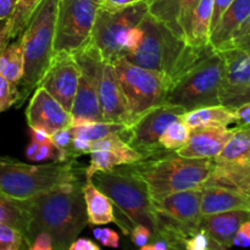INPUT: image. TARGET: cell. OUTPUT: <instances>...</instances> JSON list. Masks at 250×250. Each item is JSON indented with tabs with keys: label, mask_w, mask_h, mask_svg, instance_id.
<instances>
[{
	"label": "cell",
	"mask_w": 250,
	"mask_h": 250,
	"mask_svg": "<svg viewBox=\"0 0 250 250\" xmlns=\"http://www.w3.org/2000/svg\"><path fill=\"white\" fill-rule=\"evenodd\" d=\"M26 204L31 216L27 247L31 246L37 234L46 232L53 239L54 250H68L88 225L80 182L37 195L26 200Z\"/></svg>",
	"instance_id": "cell-1"
},
{
	"label": "cell",
	"mask_w": 250,
	"mask_h": 250,
	"mask_svg": "<svg viewBox=\"0 0 250 250\" xmlns=\"http://www.w3.org/2000/svg\"><path fill=\"white\" fill-rule=\"evenodd\" d=\"M139 27L143 29V39L137 50L125 58L134 65L164 75L171 88L214 50L210 44L203 48L187 44L170 27L151 16L149 11Z\"/></svg>",
	"instance_id": "cell-2"
},
{
	"label": "cell",
	"mask_w": 250,
	"mask_h": 250,
	"mask_svg": "<svg viewBox=\"0 0 250 250\" xmlns=\"http://www.w3.org/2000/svg\"><path fill=\"white\" fill-rule=\"evenodd\" d=\"M122 168L146 183L154 202L172 193L202 189L211 178L215 161L214 159L182 158L172 151H166Z\"/></svg>",
	"instance_id": "cell-3"
},
{
	"label": "cell",
	"mask_w": 250,
	"mask_h": 250,
	"mask_svg": "<svg viewBox=\"0 0 250 250\" xmlns=\"http://www.w3.org/2000/svg\"><path fill=\"white\" fill-rule=\"evenodd\" d=\"M77 182L78 170L73 160L32 165L0 158V192L12 199L28 200Z\"/></svg>",
	"instance_id": "cell-4"
},
{
	"label": "cell",
	"mask_w": 250,
	"mask_h": 250,
	"mask_svg": "<svg viewBox=\"0 0 250 250\" xmlns=\"http://www.w3.org/2000/svg\"><path fill=\"white\" fill-rule=\"evenodd\" d=\"M58 9L59 0H42L20 36L23 50L21 102L36 89L53 60Z\"/></svg>",
	"instance_id": "cell-5"
},
{
	"label": "cell",
	"mask_w": 250,
	"mask_h": 250,
	"mask_svg": "<svg viewBox=\"0 0 250 250\" xmlns=\"http://www.w3.org/2000/svg\"><path fill=\"white\" fill-rule=\"evenodd\" d=\"M93 185L110 198L127 224L148 227L158 234L159 219L146 183L119 166L107 171H97L90 178Z\"/></svg>",
	"instance_id": "cell-6"
},
{
	"label": "cell",
	"mask_w": 250,
	"mask_h": 250,
	"mask_svg": "<svg viewBox=\"0 0 250 250\" xmlns=\"http://www.w3.org/2000/svg\"><path fill=\"white\" fill-rule=\"evenodd\" d=\"M222 56L214 50L190 68L168 92L167 104L183 107L186 111L204 106L221 105L220 92L224 83Z\"/></svg>",
	"instance_id": "cell-7"
},
{
	"label": "cell",
	"mask_w": 250,
	"mask_h": 250,
	"mask_svg": "<svg viewBox=\"0 0 250 250\" xmlns=\"http://www.w3.org/2000/svg\"><path fill=\"white\" fill-rule=\"evenodd\" d=\"M112 66L126 99L129 126L149 110L165 104L171 88L165 76L134 65L125 56L116 59Z\"/></svg>",
	"instance_id": "cell-8"
},
{
	"label": "cell",
	"mask_w": 250,
	"mask_h": 250,
	"mask_svg": "<svg viewBox=\"0 0 250 250\" xmlns=\"http://www.w3.org/2000/svg\"><path fill=\"white\" fill-rule=\"evenodd\" d=\"M148 9L146 1H138L116 11L100 7L89 43L99 51L103 60L112 63L116 59L126 55L127 33L141 23L148 14Z\"/></svg>",
	"instance_id": "cell-9"
},
{
	"label": "cell",
	"mask_w": 250,
	"mask_h": 250,
	"mask_svg": "<svg viewBox=\"0 0 250 250\" xmlns=\"http://www.w3.org/2000/svg\"><path fill=\"white\" fill-rule=\"evenodd\" d=\"M102 0H59L54 55L76 54L90 42Z\"/></svg>",
	"instance_id": "cell-10"
},
{
	"label": "cell",
	"mask_w": 250,
	"mask_h": 250,
	"mask_svg": "<svg viewBox=\"0 0 250 250\" xmlns=\"http://www.w3.org/2000/svg\"><path fill=\"white\" fill-rule=\"evenodd\" d=\"M186 112L187 111L183 107L165 103L146 112L132 126L127 127L121 136L125 142L141 153L144 159L161 155L167 151L159 146L161 134L168 125L182 119Z\"/></svg>",
	"instance_id": "cell-11"
},
{
	"label": "cell",
	"mask_w": 250,
	"mask_h": 250,
	"mask_svg": "<svg viewBox=\"0 0 250 250\" xmlns=\"http://www.w3.org/2000/svg\"><path fill=\"white\" fill-rule=\"evenodd\" d=\"M81 67L72 54H55L37 87H42L70 112L77 92Z\"/></svg>",
	"instance_id": "cell-12"
},
{
	"label": "cell",
	"mask_w": 250,
	"mask_h": 250,
	"mask_svg": "<svg viewBox=\"0 0 250 250\" xmlns=\"http://www.w3.org/2000/svg\"><path fill=\"white\" fill-rule=\"evenodd\" d=\"M98 98L103 121L117 122L129 126V115L126 99L117 81L111 62L103 61L97 78Z\"/></svg>",
	"instance_id": "cell-13"
},
{
	"label": "cell",
	"mask_w": 250,
	"mask_h": 250,
	"mask_svg": "<svg viewBox=\"0 0 250 250\" xmlns=\"http://www.w3.org/2000/svg\"><path fill=\"white\" fill-rule=\"evenodd\" d=\"M29 128H41L54 134L59 129L70 127L71 115L44 88L37 87L26 110Z\"/></svg>",
	"instance_id": "cell-14"
},
{
	"label": "cell",
	"mask_w": 250,
	"mask_h": 250,
	"mask_svg": "<svg viewBox=\"0 0 250 250\" xmlns=\"http://www.w3.org/2000/svg\"><path fill=\"white\" fill-rule=\"evenodd\" d=\"M234 131L236 128L227 127L190 128L188 142L175 153L188 159H214L221 153Z\"/></svg>",
	"instance_id": "cell-15"
},
{
	"label": "cell",
	"mask_w": 250,
	"mask_h": 250,
	"mask_svg": "<svg viewBox=\"0 0 250 250\" xmlns=\"http://www.w3.org/2000/svg\"><path fill=\"white\" fill-rule=\"evenodd\" d=\"M250 220V211L234 210L202 217L200 229H204L210 242L221 248L233 246V239L242 224Z\"/></svg>",
	"instance_id": "cell-16"
},
{
	"label": "cell",
	"mask_w": 250,
	"mask_h": 250,
	"mask_svg": "<svg viewBox=\"0 0 250 250\" xmlns=\"http://www.w3.org/2000/svg\"><path fill=\"white\" fill-rule=\"evenodd\" d=\"M202 215L243 210L250 211V198L231 188L207 185L202 188Z\"/></svg>",
	"instance_id": "cell-17"
},
{
	"label": "cell",
	"mask_w": 250,
	"mask_h": 250,
	"mask_svg": "<svg viewBox=\"0 0 250 250\" xmlns=\"http://www.w3.org/2000/svg\"><path fill=\"white\" fill-rule=\"evenodd\" d=\"M249 16L250 0H233L229 9L222 15L214 31L210 33V45L216 51L226 49L234 34L243 26Z\"/></svg>",
	"instance_id": "cell-18"
},
{
	"label": "cell",
	"mask_w": 250,
	"mask_h": 250,
	"mask_svg": "<svg viewBox=\"0 0 250 250\" xmlns=\"http://www.w3.org/2000/svg\"><path fill=\"white\" fill-rule=\"evenodd\" d=\"M219 53L221 54L225 66L221 92L248 84L250 82V53L237 48L225 49Z\"/></svg>",
	"instance_id": "cell-19"
},
{
	"label": "cell",
	"mask_w": 250,
	"mask_h": 250,
	"mask_svg": "<svg viewBox=\"0 0 250 250\" xmlns=\"http://www.w3.org/2000/svg\"><path fill=\"white\" fill-rule=\"evenodd\" d=\"M90 154V164L84 170L85 180H90L97 171H107L115 167L138 163L144 156L129 146L117 150H98Z\"/></svg>",
	"instance_id": "cell-20"
},
{
	"label": "cell",
	"mask_w": 250,
	"mask_h": 250,
	"mask_svg": "<svg viewBox=\"0 0 250 250\" xmlns=\"http://www.w3.org/2000/svg\"><path fill=\"white\" fill-rule=\"evenodd\" d=\"M83 198L87 209L88 224L100 226L115 222L114 204L107 195L98 189L90 180H85L82 186Z\"/></svg>",
	"instance_id": "cell-21"
},
{
	"label": "cell",
	"mask_w": 250,
	"mask_h": 250,
	"mask_svg": "<svg viewBox=\"0 0 250 250\" xmlns=\"http://www.w3.org/2000/svg\"><path fill=\"white\" fill-rule=\"evenodd\" d=\"M214 161L217 165L250 167V127H236L233 136Z\"/></svg>",
	"instance_id": "cell-22"
},
{
	"label": "cell",
	"mask_w": 250,
	"mask_h": 250,
	"mask_svg": "<svg viewBox=\"0 0 250 250\" xmlns=\"http://www.w3.org/2000/svg\"><path fill=\"white\" fill-rule=\"evenodd\" d=\"M182 121L190 128L197 127H227L229 125H237V116L234 110L224 105L204 106L187 111L182 116Z\"/></svg>",
	"instance_id": "cell-23"
},
{
	"label": "cell",
	"mask_w": 250,
	"mask_h": 250,
	"mask_svg": "<svg viewBox=\"0 0 250 250\" xmlns=\"http://www.w3.org/2000/svg\"><path fill=\"white\" fill-rule=\"evenodd\" d=\"M214 0H200L193 12L189 29L186 36V43L194 48L209 45L210 24H211Z\"/></svg>",
	"instance_id": "cell-24"
},
{
	"label": "cell",
	"mask_w": 250,
	"mask_h": 250,
	"mask_svg": "<svg viewBox=\"0 0 250 250\" xmlns=\"http://www.w3.org/2000/svg\"><path fill=\"white\" fill-rule=\"evenodd\" d=\"M207 185H216L231 188L250 198V167L225 166L215 164L214 172Z\"/></svg>",
	"instance_id": "cell-25"
},
{
	"label": "cell",
	"mask_w": 250,
	"mask_h": 250,
	"mask_svg": "<svg viewBox=\"0 0 250 250\" xmlns=\"http://www.w3.org/2000/svg\"><path fill=\"white\" fill-rule=\"evenodd\" d=\"M0 224L9 225L22 232L26 242L31 216L26 200H16L0 192Z\"/></svg>",
	"instance_id": "cell-26"
},
{
	"label": "cell",
	"mask_w": 250,
	"mask_h": 250,
	"mask_svg": "<svg viewBox=\"0 0 250 250\" xmlns=\"http://www.w3.org/2000/svg\"><path fill=\"white\" fill-rule=\"evenodd\" d=\"M0 75L11 84L19 85L21 82L23 77V50L20 36L7 44L0 55Z\"/></svg>",
	"instance_id": "cell-27"
},
{
	"label": "cell",
	"mask_w": 250,
	"mask_h": 250,
	"mask_svg": "<svg viewBox=\"0 0 250 250\" xmlns=\"http://www.w3.org/2000/svg\"><path fill=\"white\" fill-rule=\"evenodd\" d=\"M72 137H80L89 142H95L100 138L110 136V134L120 133L127 128L126 125L117 124V122H90L87 125H81V126L70 127Z\"/></svg>",
	"instance_id": "cell-28"
},
{
	"label": "cell",
	"mask_w": 250,
	"mask_h": 250,
	"mask_svg": "<svg viewBox=\"0 0 250 250\" xmlns=\"http://www.w3.org/2000/svg\"><path fill=\"white\" fill-rule=\"evenodd\" d=\"M190 127L181 120H176L168 125L159 139V146L167 151H176L188 142Z\"/></svg>",
	"instance_id": "cell-29"
},
{
	"label": "cell",
	"mask_w": 250,
	"mask_h": 250,
	"mask_svg": "<svg viewBox=\"0 0 250 250\" xmlns=\"http://www.w3.org/2000/svg\"><path fill=\"white\" fill-rule=\"evenodd\" d=\"M42 0H17L16 9L11 19L7 20L9 23L10 39H15L23 32L31 19L32 14L37 9Z\"/></svg>",
	"instance_id": "cell-30"
},
{
	"label": "cell",
	"mask_w": 250,
	"mask_h": 250,
	"mask_svg": "<svg viewBox=\"0 0 250 250\" xmlns=\"http://www.w3.org/2000/svg\"><path fill=\"white\" fill-rule=\"evenodd\" d=\"M250 102V82L234 89L222 90L220 93V103L229 109L234 110L241 105Z\"/></svg>",
	"instance_id": "cell-31"
},
{
	"label": "cell",
	"mask_w": 250,
	"mask_h": 250,
	"mask_svg": "<svg viewBox=\"0 0 250 250\" xmlns=\"http://www.w3.org/2000/svg\"><path fill=\"white\" fill-rule=\"evenodd\" d=\"M24 244V236L21 231L0 224V250H22Z\"/></svg>",
	"instance_id": "cell-32"
},
{
	"label": "cell",
	"mask_w": 250,
	"mask_h": 250,
	"mask_svg": "<svg viewBox=\"0 0 250 250\" xmlns=\"http://www.w3.org/2000/svg\"><path fill=\"white\" fill-rule=\"evenodd\" d=\"M20 99V92L17 85L11 84L0 75V112L11 107Z\"/></svg>",
	"instance_id": "cell-33"
},
{
	"label": "cell",
	"mask_w": 250,
	"mask_h": 250,
	"mask_svg": "<svg viewBox=\"0 0 250 250\" xmlns=\"http://www.w3.org/2000/svg\"><path fill=\"white\" fill-rule=\"evenodd\" d=\"M128 146V144L125 142V139L122 138L121 134L115 133L93 142L92 148H90V153L98 150H117V149L125 148V146Z\"/></svg>",
	"instance_id": "cell-34"
},
{
	"label": "cell",
	"mask_w": 250,
	"mask_h": 250,
	"mask_svg": "<svg viewBox=\"0 0 250 250\" xmlns=\"http://www.w3.org/2000/svg\"><path fill=\"white\" fill-rule=\"evenodd\" d=\"M210 239L204 229H198L185 239L181 250H209Z\"/></svg>",
	"instance_id": "cell-35"
},
{
	"label": "cell",
	"mask_w": 250,
	"mask_h": 250,
	"mask_svg": "<svg viewBox=\"0 0 250 250\" xmlns=\"http://www.w3.org/2000/svg\"><path fill=\"white\" fill-rule=\"evenodd\" d=\"M229 48L242 49V50L250 53V16L248 17V20L244 22L243 26L238 29V32L234 34L231 43L229 44V46H227L226 49Z\"/></svg>",
	"instance_id": "cell-36"
},
{
	"label": "cell",
	"mask_w": 250,
	"mask_h": 250,
	"mask_svg": "<svg viewBox=\"0 0 250 250\" xmlns=\"http://www.w3.org/2000/svg\"><path fill=\"white\" fill-rule=\"evenodd\" d=\"M56 158H58V151H56L55 146H53L51 142H48V143H44L39 146L38 151L34 155V158L32 159V161L41 164L48 160L56 161Z\"/></svg>",
	"instance_id": "cell-37"
},
{
	"label": "cell",
	"mask_w": 250,
	"mask_h": 250,
	"mask_svg": "<svg viewBox=\"0 0 250 250\" xmlns=\"http://www.w3.org/2000/svg\"><path fill=\"white\" fill-rule=\"evenodd\" d=\"M143 29L139 27V24L137 27H133L128 31L126 38V45H125V50H126V55L133 53L137 50V48L141 44L142 39H143ZM125 55V56H126Z\"/></svg>",
	"instance_id": "cell-38"
},
{
	"label": "cell",
	"mask_w": 250,
	"mask_h": 250,
	"mask_svg": "<svg viewBox=\"0 0 250 250\" xmlns=\"http://www.w3.org/2000/svg\"><path fill=\"white\" fill-rule=\"evenodd\" d=\"M151 234H153V232L148 227L143 226V225H134L131 231L132 242L137 247H143L148 244L149 239L151 238Z\"/></svg>",
	"instance_id": "cell-39"
},
{
	"label": "cell",
	"mask_w": 250,
	"mask_h": 250,
	"mask_svg": "<svg viewBox=\"0 0 250 250\" xmlns=\"http://www.w3.org/2000/svg\"><path fill=\"white\" fill-rule=\"evenodd\" d=\"M233 0H214V6H212V16H211V24H210V33L215 29L217 23L221 20L222 15L225 14L229 5L232 4Z\"/></svg>",
	"instance_id": "cell-40"
},
{
	"label": "cell",
	"mask_w": 250,
	"mask_h": 250,
	"mask_svg": "<svg viewBox=\"0 0 250 250\" xmlns=\"http://www.w3.org/2000/svg\"><path fill=\"white\" fill-rule=\"evenodd\" d=\"M234 247H241V248H248L250 247V220L242 224L239 229L237 231L233 239Z\"/></svg>",
	"instance_id": "cell-41"
},
{
	"label": "cell",
	"mask_w": 250,
	"mask_h": 250,
	"mask_svg": "<svg viewBox=\"0 0 250 250\" xmlns=\"http://www.w3.org/2000/svg\"><path fill=\"white\" fill-rule=\"evenodd\" d=\"M98 241L107 248H119L120 237L117 232L111 229H102V233Z\"/></svg>",
	"instance_id": "cell-42"
},
{
	"label": "cell",
	"mask_w": 250,
	"mask_h": 250,
	"mask_svg": "<svg viewBox=\"0 0 250 250\" xmlns=\"http://www.w3.org/2000/svg\"><path fill=\"white\" fill-rule=\"evenodd\" d=\"M29 247L34 250H54L53 239H51L50 234L46 232H41L37 234Z\"/></svg>",
	"instance_id": "cell-43"
},
{
	"label": "cell",
	"mask_w": 250,
	"mask_h": 250,
	"mask_svg": "<svg viewBox=\"0 0 250 250\" xmlns=\"http://www.w3.org/2000/svg\"><path fill=\"white\" fill-rule=\"evenodd\" d=\"M234 114L237 116V127L250 126V102L234 109Z\"/></svg>",
	"instance_id": "cell-44"
},
{
	"label": "cell",
	"mask_w": 250,
	"mask_h": 250,
	"mask_svg": "<svg viewBox=\"0 0 250 250\" xmlns=\"http://www.w3.org/2000/svg\"><path fill=\"white\" fill-rule=\"evenodd\" d=\"M138 1L141 0H102V9L107 10V11H116Z\"/></svg>",
	"instance_id": "cell-45"
},
{
	"label": "cell",
	"mask_w": 250,
	"mask_h": 250,
	"mask_svg": "<svg viewBox=\"0 0 250 250\" xmlns=\"http://www.w3.org/2000/svg\"><path fill=\"white\" fill-rule=\"evenodd\" d=\"M16 5L17 0H0V22L11 19Z\"/></svg>",
	"instance_id": "cell-46"
},
{
	"label": "cell",
	"mask_w": 250,
	"mask_h": 250,
	"mask_svg": "<svg viewBox=\"0 0 250 250\" xmlns=\"http://www.w3.org/2000/svg\"><path fill=\"white\" fill-rule=\"evenodd\" d=\"M68 250H100V248L90 239L77 238L72 242Z\"/></svg>",
	"instance_id": "cell-47"
},
{
	"label": "cell",
	"mask_w": 250,
	"mask_h": 250,
	"mask_svg": "<svg viewBox=\"0 0 250 250\" xmlns=\"http://www.w3.org/2000/svg\"><path fill=\"white\" fill-rule=\"evenodd\" d=\"M31 141L37 144H44L51 142V136L41 128H31Z\"/></svg>",
	"instance_id": "cell-48"
},
{
	"label": "cell",
	"mask_w": 250,
	"mask_h": 250,
	"mask_svg": "<svg viewBox=\"0 0 250 250\" xmlns=\"http://www.w3.org/2000/svg\"><path fill=\"white\" fill-rule=\"evenodd\" d=\"M10 41L11 39L9 36V23H7V21H1L0 22V55L5 50Z\"/></svg>",
	"instance_id": "cell-49"
},
{
	"label": "cell",
	"mask_w": 250,
	"mask_h": 250,
	"mask_svg": "<svg viewBox=\"0 0 250 250\" xmlns=\"http://www.w3.org/2000/svg\"><path fill=\"white\" fill-rule=\"evenodd\" d=\"M39 146H41V144H37L32 141H31V143L28 144V146H27V149H26V156L29 161H32V159L34 158V155H36L37 151H38Z\"/></svg>",
	"instance_id": "cell-50"
},
{
	"label": "cell",
	"mask_w": 250,
	"mask_h": 250,
	"mask_svg": "<svg viewBox=\"0 0 250 250\" xmlns=\"http://www.w3.org/2000/svg\"><path fill=\"white\" fill-rule=\"evenodd\" d=\"M154 250H170L168 243L163 238H156V242L153 244Z\"/></svg>",
	"instance_id": "cell-51"
},
{
	"label": "cell",
	"mask_w": 250,
	"mask_h": 250,
	"mask_svg": "<svg viewBox=\"0 0 250 250\" xmlns=\"http://www.w3.org/2000/svg\"><path fill=\"white\" fill-rule=\"evenodd\" d=\"M100 233H102V229H99V227L94 229V231H93V236H94L95 239H99Z\"/></svg>",
	"instance_id": "cell-52"
},
{
	"label": "cell",
	"mask_w": 250,
	"mask_h": 250,
	"mask_svg": "<svg viewBox=\"0 0 250 250\" xmlns=\"http://www.w3.org/2000/svg\"><path fill=\"white\" fill-rule=\"evenodd\" d=\"M139 250H154V246L153 244H146V246L141 247V249Z\"/></svg>",
	"instance_id": "cell-53"
},
{
	"label": "cell",
	"mask_w": 250,
	"mask_h": 250,
	"mask_svg": "<svg viewBox=\"0 0 250 250\" xmlns=\"http://www.w3.org/2000/svg\"><path fill=\"white\" fill-rule=\"evenodd\" d=\"M141 1H146V2H149V1H151V0H141Z\"/></svg>",
	"instance_id": "cell-54"
},
{
	"label": "cell",
	"mask_w": 250,
	"mask_h": 250,
	"mask_svg": "<svg viewBox=\"0 0 250 250\" xmlns=\"http://www.w3.org/2000/svg\"><path fill=\"white\" fill-rule=\"evenodd\" d=\"M28 250H34V249H32V248H31V247H28Z\"/></svg>",
	"instance_id": "cell-55"
},
{
	"label": "cell",
	"mask_w": 250,
	"mask_h": 250,
	"mask_svg": "<svg viewBox=\"0 0 250 250\" xmlns=\"http://www.w3.org/2000/svg\"><path fill=\"white\" fill-rule=\"evenodd\" d=\"M249 127H250V126H249Z\"/></svg>",
	"instance_id": "cell-56"
}]
</instances>
